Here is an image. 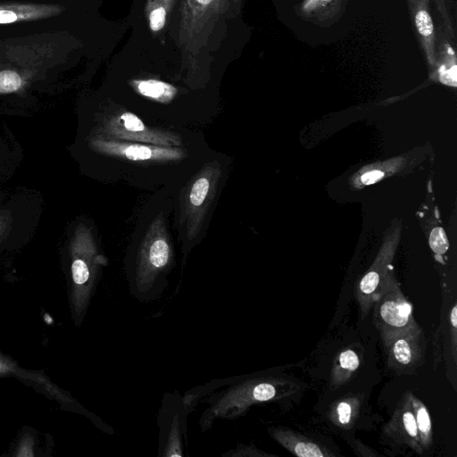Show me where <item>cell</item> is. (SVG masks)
<instances>
[{"label": "cell", "mask_w": 457, "mask_h": 457, "mask_svg": "<svg viewBox=\"0 0 457 457\" xmlns=\"http://www.w3.org/2000/svg\"><path fill=\"white\" fill-rule=\"evenodd\" d=\"M175 265V250L167 220L160 212L125 256L124 270L130 295L140 303L158 300L169 286V277Z\"/></svg>", "instance_id": "6da1fadb"}, {"label": "cell", "mask_w": 457, "mask_h": 457, "mask_svg": "<svg viewBox=\"0 0 457 457\" xmlns=\"http://www.w3.org/2000/svg\"><path fill=\"white\" fill-rule=\"evenodd\" d=\"M228 161H205L182 186L175 211V227L181 244L182 266L204 238L213 206L225 183Z\"/></svg>", "instance_id": "7a4b0ae2"}, {"label": "cell", "mask_w": 457, "mask_h": 457, "mask_svg": "<svg viewBox=\"0 0 457 457\" xmlns=\"http://www.w3.org/2000/svg\"><path fill=\"white\" fill-rule=\"evenodd\" d=\"M300 390L297 382L276 375L251 374L238 376L232 384L204 397L208 407L202 412L199 426L202 432L212 428L217 420H234L253 405L278 402Z\"/></svg>", "instance_id": "3957f363"}, {"label": "cell", "mask_w": 457, "mask_h": 457, "mask_svg": "<svg viewBox=\"0 0 457 457\" xmlns=\"http://www.w3.org/2000/svg\"><path fill=\"white\" fill-rule=\"evenodd\" d=\"M91 150L114 161V168H120V178H132L137 182L138 176L171 175L168 168H182L187 164L190 154L187 146H162L144 143L105 138L95 135L88 141Z\"/></svg>", "instance_id": "277c9868"}, {"label": "cell", "mask_w": 457, "mask_h": 457, "mask_svg": "<svg viewBox=\"0 0 457 457\" xmlns=\"http://www.w3.org/2000/svg\"><path fill=\"white\" fill-rule=\"evenodd\" d=\"M96 136L162 146H183L187 141L179 132L145 124L137 114L117 110L99 120Z\"/></svg>", "instance_id": "5b68a950"}, {"label": "cell", "mask_w": 457, "mask_h": 457, "mask_svg": "<svg viewBox=\"0 0 457 457\" xmlns=\"http://www.w3.org/2000/svg\"><path fill=\"white\" fill-rule=\"evenodd\" d=\"M64 6L57 0H0V36H21L61 22Z\"/></svg>", "instance_id": "8992f818"}, {"label": "cell", "mask_w": 457, "mask_h": 457, "mask_svg": "<svg viewBox=\"0 0 457 457\" xmlns=\"http://www.w3.org/2000/svg\"><path fill=\"white\" fill-rule=\"evenodd\" d=\"M371 309L373 324L381 339L407 330L417 324L412 314V304L391 273H387L374 298Z\"/></svg>", "instance_id": "52a82bcc"}, {"label": "cell", "mask_w": 457, "mask_h": 457, "mask_svg": "<svg viewBox=\"0 0 457 457\" xmlns=\"http://www.w3.org/2000/svg\"><path fill=\"white\" fill-rule=\"evenodd\" d=\"M159 429L158 457L184 456L187 445V418L184 412L182 395L166 392L157 412Z\"/></svg>", "instance_id": "ba28073f"}, {"label": "cell", "mask_w": 457, "mask_h": 457, "mask_svg": "<svg viewBox=\"0 0 457 457\" xmlns=\"http://www.w3.org/2000/svg\"><path fill=\"white\" fill-rule=\"evenodd\" d=\"M71 251L72 281L78 288L83 289V299L86 303L97 275L107 264V260L98 251L90 229L83 224H79L73 233Z\"/></svg>", "instance_id": "9c48e42d"}, {"label": "cell", "mask_w": 457, "mask_h": 457, "mask_svg": "<svg viewBox=\"0 0 457 457\" xmlns=\"http://www.w3.org/2000/svg\"><path fill=\"white\" fill-rule=\"evenodd\" d=\"M387 367L396 374H413L423 365L427 341L417 323L407 330L382 338Z\"/></svg>", "instance_id": "30bf717a"}, {"label": "cell", "mask_w": 457, "mask_h": 457, "mask_svg": "<svg viewBox=\"0 0 457 457\" xmlns=\"http://www.w3.org/2000/svg\"><path fill=\"white\" fill-rule=\"evenodd\" d=\"M411 391L403 393L398 401L393 414L386 424L383 426V435L395 444L405 445L418 454L424 450L420 445L414 413L411 402Z\"/></svg>", "instance_id": "8fae6325"}, {"label": "cell", "mask_w": 457, "mask_h": 457, "mask_svg": "<svg viewBox=\"0 0 457 457\" xmlns=\"http://www.w3.org/2000/svg\"><path fill=\"white\" fill-rule=\"evenodd\" d=\"M270 437L293 455L298 457H334L329 447L299 432L284 427H269Z\"/></svg>", "instance_id": "7c38bea8"}, {"label": "cell", "mask_w": 457, "mask_h": 457, "mask_svg": "<svg viewBox=\"0 0 457 457\" xmlns=\"http://www.w3.org/2000/svg\"><path fill=\"white\" fill-rule=\"evenodd\" d=\"M361 402V395H345L330 404L327 417L337 428L349 430L359 418Z\"/></svg>", "instance_id": "4fadbf2b"}, {"label": "cell", "mask_w": 457, "mask_h": 457, "mask_svg": "<svg viewBox=\"0 0 457 457\" xmlns=\"http://www.w3.org/2000/svg\"><path fill=\"white\" fill-rule=\"evenodd\" d=\"M361 366V356L353 348L339 351L334 357L329 375V389L336 390L348 383Z\"/></svg>", "instance_id": "5bb4252c"}, {"label": "cell", "mask_w": 457, "mask_h": 457, "mask_svg": "<svg viewBox=\"0 0 457 457\" xmlns=\"http://www.w3.org/2000/svg\"><path fill=\"white\" fill-rule=\"evenodd\" d=\"M129 84L137 94L157 104H169L178 95L173 85L156 79H136Z\"/></svg>", "instance_id": "9a60e30c"}, {"label": "cell", "mask_w": 457, "mask_h": 457, "mask_svg": "<svg viewBox=\"0 0 457 457\" xmlns=\"http://www.w3.org/2000/svg\"><path fill=\"white\" fill-rule=\"evenodd\" d=\"M238 376L212 379L204 385L196 386L182 395L184 412L187 418L195 410L202 399L211 395L216 389L234 383Z\"/></svg>", "instance_id": "2e32d148"}, {"label": "cell", "mask_w": 457, "mask_h": 457, "mask_svg": "<svg viewBox=\"0 0 457 457\" xmlns=\"http://www.w3.org/2000/svg\"><path fill=\"white\" fill-rule=\"evenodd\" d=\"M411 402L420 445L424 451L433 445V429L430 413L424 403L411 393Z\"/></svg>", "instance_id": "e0dca14e"}, {"label": "cell", "mask_w": 457, "mask_h": 457, "mask_svg": "<svg viewBox=\"0 0 457 457\" xmlns=\"http://www.w3.org/2000/svg\"><path fill=\"white\" fill-rule=\"evenodd\" d=\"M29 81V73L12 67L0 66V95L16 93L25 88Z\"/></svg>", "instance_id": "ac0fdd59"}, {"label": "cell", "mask_w": 457, "mask_h": 457, "mask_svg": "<svg viewBox=\"0 0 457 457\" xmlns=\"http://www.w3.org/2000/svg\"><path fill=\"white\" fill-rule=\"evenodd\" d=\"M219 4V0H185L186 19L194 22Z\"/></svg>", "instance_id": "d6986e66"}, {"label": "cell", "mask_w": 457, "mask_h": 457, "mask_svg": "<svg viewBox=\"0 0 457 457\" xmlns=\"http://www.w3.org/2000/svg\"><path fill=\"white\" fill-rule=\"evenodd\" d=\"M222 457H278L277 454L269 453L259 449L253 443L245 445L238 443L236 447L228 450Z\"/></svg>", "instance_id": "ffe728a7"}, {"label": "cell", "mask_w": 457, "mask_h": 457, "mask_svg": "<svg viewBox=\"0 0 457 457\" xmlns=\"http://www.w3.org/2000/svg\"><path fill=\"white\" fill-rule=\"evenodd\" d=\"M429 245L436 254H443L447 251L449 242L445 232L442 228H435L431 231L429 236Z\"/></svg>", "instance_id": "44dd1931"}, {"label": "cell", "mask_w": 457, "mask_h": 457, "mask_svg": "<svg viewBox=\"0 0 457 457\" xmlns=\"http://www.w3.org/2000/svg\"><path fill=\"white\" fill-rule=\"evenodd\" d=\"M149 27L153 32H158L163 29L166 23L167 12L163 9L155 8L147 12Z\"/></svg>", "instance_id": "7402d4cb"}, {"label": "cell", "mask_w": 457, "mask_h": 457, "mask_svg": "<svg viewBox=\"0 0 457 457\" xmlns=\"http://www.w3.org/2000/svg\"><path fill=\"white\" fill-rule=\"evenodd\" d=\"M416 26L419 32L423 36H429L433 31V23L429 14L420 11L416 15Z\"/></svg>", "instance_id": "603a6c76"}, {"label": "cell", "mask_w": 457, "mask_h": 457, "mask_svg": "<svg viewBox=\"0 0 457 457\" xmlns=\"http://www.w3.org/2000/svg\"><path fill=\"white\" fill-rule=\"evenodd\" d=\"M351 447L356 456L360 457H374L379 455L375 449L369 447L359 439L350 442Z\"/></svg>", "instance_id": "cb8c5ba5"}, {"label": "cell", "mask_w": 457, "mask_h": 457, "mask_svg": "<svg viewBox=\"0 0 457 457\" xmlns=\"http://www.w3.org/2000/svg\"><path fill=\"white\" fill-rule=\"evenodd\" d=\"M174 0H148L147 2V12L152 9L160 8L166 12L172 6Z\"/></svg>", "instance_id": "d4e9b609"}, {"label": "cell", "mask_w": 457, "mask_h": 457, "mask_svg": "<svg viewBox=\"0 0 457 457\" xmlns=\"http://www.w3.org/2000/svg\"><path fill=\"white\" fill-rule=\"evenodd\" d=\"M383 172L380 170H370L364 173L361 179L363 184L370 185L379 180L383 177Z\"/></svg>", "instance_id": "484cf974"}, {"label": "cell", "mask_w": 457, "mask_h": 457, "mask_svg": "<svg viewBox=\"0 0 457 457\" xmlns=\"http://www.w3.org/2000/svg\"><path fill=\"white\" fill-rule=\"evenodd\" d=\"M2 368H3V364L0 361V370H2Z\"/></svg>", "instance_id": "4316f807"}]
</instances>
